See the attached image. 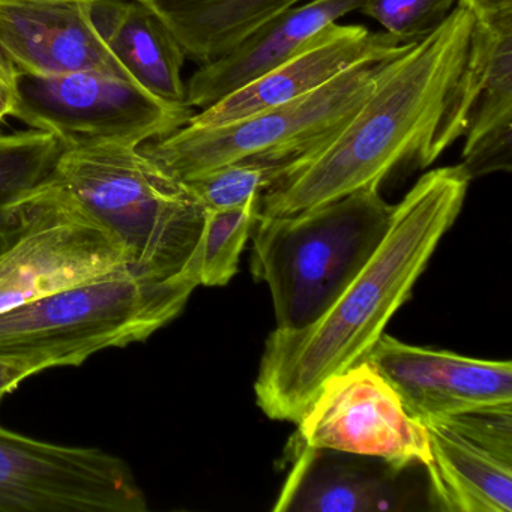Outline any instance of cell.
Returning a JSON list of instances; mask_svg holds the SVG:
<instances>
[{
  "instance_id": "obj_1",
  "label": "cell",
  "mask_w": 512,
  "mask_h": 512,
  "mask_svg": "<svg viewBox=\"0 0 512 512\" xmlns=\"http://www.w3.org/2000/svg\"><path fill=\"white\" fill-rule=\"evenodd\" d=\"M469 184L460 164L422 175L395 205L373 256L325 313L298 331L271 332L254 383L268 418L298 424L326 379L365 361L454 226Z\"/></svg>"
},
{
  "instance_id": "obj_2",
  "label": "cell",
  "mask_w": 512,
  "mask_h": 512,
  "mask_svg": "<svg viewBox=\"0 0 512 512\" xmlns=\"http://www.w3.org/2000/svg\"><path fill=\"white\" fill-rule=\"evenodd\" d=\"M472 26V13L458 4L430 34L389 58L340 130L260 196L259 214H296L380 187L406 161L430 166L431 143L463 68Z\"/></svg>"
},
{
  "instance_id": "obj_3",
  "label": "cell",
  "mask_w": 512,
  "mask_h": 512,
  "mask_svg": "<svg viewBox=\"0 0 512 512\" xmlns=\"http://www.w3.org/2000/svg\"><path fill=\"white\" fill-rule=\"evenodd\" d=\"M55 181L119 245L134 274L155 283L200 286L208 211L187 182L140 146H64Z\"/></svg>"
},
{
  "instance_id": "obj_4",
  "label": "cell",
  "mask_w": 512,
  "mask_h": 512,
  "mask_svg": "<svg viewBox=\"0 0 512 512\" xmlns=\"http://www.w3.org/2000/svg\"><path fill=\"white\" fill-rule=\"evenodd\" d=\"M380 187L254 223L251 271L268 286L277 328L313 323L364 268L388 233L395 205Z\"/></svg>"
},
{
  "instance_id": "obj_5",
  "label": "cell",
  "mask_w": 512,
  "mask_h": 512,
  "mask_svg": "<svg viewBox=\"0 0 512 512\" xmlns=\"http://www.w3.org/2000/svg\"><path fill=\"white\" fill-rule=\"evenodd\" d=\"M194 289L121 269L0 313V355L80 367L92 355L148 340L184 311Z\"/></svg>"
},
{
  "instance_id": "obj_6",
  "label": "cell",
  "mask_w": 512,
  "mask_h": 512,
  "mask_svg": "<svg viewBox=\"0 0 512 512\" xmlns=\"http://www.w3.org/2000/svg\"><path fill=\"white\" fill-rule=\"evenodd\" d=\"M388 59L358 65L305 97L250 118L212 128L185 124L140 149L185 182L250 157L286 161L293 170L361 106Z\"/></svg>"
},
{
  "instance_id": "obj_7",
  "label": "cell",
  "mask_w": 512,
  "mask_h": 512,
  "mask_svg": "<svg viewBox=\"0 0 512 512\" xmlns=\"http://www.w3.org/2000/svg\"><path fill=\"white\" fill-rule=\"evenodd\" d=\"M193 115L190 107L164 103L130 79L101 71L59 76L19 71L11 113L29 127L58 137L64 146H142L184 127Z\"/></svg>"
},
{
  "instance_id": "obj_8",
  "label": "cell",
  "mask_w": 512,
  "mask_h": 512,
  "mask_svg": "<svg viewBox=\"0 0 512 512\" xmlns=\"http://www.w3.org/2000/svg\"><path fill=\"white\" fill-rule=\"evenodd\" d=\"M145 512L122 458L32 439L0 425V512Z\"/></svg>"
},
{
  "instance_id": "obj_9",
  "label": "cell",
  "mask_w": 512,
  "mask_h": 512,
  "mask_svg": "<svg viewBox=\"0 0 512 512\" xmlns=\"http://www.w3.org/2000/svg\"><path fill=\"white\" fill-rule=\"evenodd\" d=\"M127 268L119 245L53 176L28 232L0 259V313Z\"/></svg>"
},
{
  "instance_id": "obj_10",
  "label": "cell",
  "mask_w": 512,
  "mask_h": 512,
  "mask_svg": "<svg viewBox=\"0 0 512 512\" xmlns=\"http://www.w3.org/2000/svg\"><path fill=\"white\" fill-rule=\"evenodd\" d=\"M298 428L296 440L311 448L382 458L400 467L430 461L424 425L367 361L326 379Z\"/></svg>"
},
{
  "instance_id": "obj_11",
  "label": "cell",
  "mask_w": 512,
  "mask_h": 512,
  "mask_svg": "<svg viewBox=\"0 0 512 512\" xmlns=\"http://www.w3.org/2000/svg\"><path fill=\"white\" fill-rule=\"evenodd\" d=\"M428 497L449 512L512 511V410L422 419Z\"/></svg>"
},
{
  "instance_id": "obj_12",
  "label": "cell",
  "mask_w": 512,
  "mask_h": 512,
  "mask_svg": "<svg viewBox=\"0 0 512 512\" xmlns=\"http://www.w3.org/2000/svg\"><path fill=\"white\" fill-rule=\"evenodd\" d=\"M365 361L397 392L410 416L512 410V364L467 358L383 334Z\"/></svg>"
},
{
  "instance_id": "obj_13",
  "label": "cell",
  "mask_w": 512,
  "mask_h": 512,
  "mask_svg": "<svg viewBox=\"0 0 512 512\" xmlns=\"http://www.w3.org/2000/svg\"><path fill=\"white\" fill-rule=\"evenodd\" d=\"M388 32H371L361 26H326L290 58L208 109L194 113L187 124L221 127L305 97L367 62L398 55L412 44Z\"/></svg>"
},
{
  "instance_id": "obj_14",
  "label": "cell",
  "mask_w": 512,
  "mask_h": 512,
  "mask_svg": "<svg viewBox=\"0 0 512 512\" xmlns=\"http://www.w3.org/2000/svg\"><path fill=\"white\" fill-rule=\"evenodd\" d=\"M0 47L17 71L34 76L101 71L130 79L95 29L91 4L79 0H0Z\"/></svg>"
},
{
  "instance_id": "obj_15",
  "label": "cell",
  "mask_w": 512,
  "mask_h": 512,
  "mask_svg": "<svg viewBox=\"0 0 512 512\" xmlns=\"http://www.w3.org/2000/svg\"><path fill=\"white\" fill-rule=\"evenodd\" d=\"M407 469L382 458L311 448L296 440L292 469L274 511H403L410 500L401 481Z\"/></svg>"
},
{
  "instance_id": "obj_16",
  "label": "cell",
  "mask_w": 512,
  "mask_h": 512,
  "mask_svg": "<svg viewBox=\"0 0 512 512\" xmlns=\"http://www.w3.org/2000/svg\"><path fill=\"white\" fill-rule=\"evenodd\" d=\"M364 4L365 0H310L284 11L226 55L200 65L185 85V103L191 110L208 109L286 61L326 26L361 10Z\"/></svg>"
},
{
  "instance_id": "obj_17",
  "label": "cell",
  "mask_w": 512,
  "mask_h": 512,
  "mask_svg": "<svg viewBox=\"0 0 512 512\" xmlns=\"http://www.w3.org/2000/svg\"><path fill=\"white\" fill-rule=\"evenodd\" d=\"M101 40L127 76L158 100L188 107L182 80L185 56L164 20L142 0H107L91 4Z\"/></svg>"
},
{
  "instance_id": "obj_18",
  "label": "cell",
  "mask_w": 512,
  "mask_h": 512,
  "mask_svg": "<svg viewBox=\"0 0 512 512\" xmlns=\"http://www.w3.org/2000/svg\"><path fill=\"white\" fill-rule=\"evenodd\" d=\"M164 20L187 58L200 65L238 46L304 0H142Z\"/></svg>"
},
{
  "instance_id": "obj_19",
  "label": "cell",
  "mask_w": 512,
  "mask_h": 512,
  "mask_svg": "<svg viewBox=\"0 0 512 512\" xmlns=\"http://www.w3.org/2000/svg\"><path fill=\"white\" fill-rule=\"evenodd\" d=\"M64 145L46 131L0 134V259L28 232Z\"/></svg>"
},
{
  "instance_id": "obj_20",
  "label": "cell",
  "mask_w": 512,
  "mask_h": 512,
  "mask_svg": "<svg viewBox=\"0 0 512 512\" xmlns=\"http://www.w3.org/2000/svg\"><path fill=\"white\" fill-rule=\"evenodd\" d=\"M460 167L470 181L512 169V44L494 59L467 127Z\"/></svg>"
},
{
  "instance_id": "obj_21",
  "label": "cell",
  "mask_w": 512,
  "mask_h": 512,
  "mask_svg": "<svg viewBox=\"0 0 512 512\" xmlns=\"http://www.w3.org/2000/svg\"><path fill=\"white\" fill-rule=\"evenodd\" d=\"M292 172V164L250 157L211 170L187 181L206 211L238 208L265 193Z\"/></svg>"
},
{
  "instance_id": "obj_22",
  "label": "cell",
  "mask_w": 512,
  "mask_h": 512,
  "mask_svg": "<svg viewBox=\"0 0 512 512\" xmlns=\"http://www.w3.org/2000/svg\"><path fill=\"white\" fill-rule=\"evenodd\" d=\"M260 196L238 208L208 211L203 235L200 286L223 287L235 277L239 259L259 217Z\"/></svg>"
},
{
  "instance_id": "obj_23",
  "label": "cell",
  "mask_w": 512,
  "mask_h": 512,
  "mask_svg": "<svg viewBox=\"0 0 512 512\" xmlns=\"http://www.w3.org/2000/svg\"><path fill=\"white\" fill-rule=\"evenodd\" d=\"M460 0H365L361 13L383 31L409 43L430 34Z\"/></svg>"
},
{
  "instance_id": "obj_24",
  "label": "cell",
  "mask_w": 512,
  "mask_h": 512,
  "mask_svg": "<svg viewBox=\"0 0 512 512\" xmlns=\"http://www.w3.org/2000/svg\"><path fill=\"white\" fill-rule=\"evenodd\" d=\"M46 370L47 368L41 362L34 359L0 355V407L5 397L16 391L20 383Z\"/></svg>"
},
{
  "instance_id": "obj_25",
  "label": "cell",
  "mask_w": 512,
  "mask_h": 512,
  "mask_svg": "<svg viewBox=\"0 0 512 512\" xmlns=\"http://www.w3.org/2000/svg\"><path fill=\"white\" fill-rule=\"evenodd\" d=\"M16 65L0 47V122L13 113L17 98Z\"/></svg>"
},
{
  "instance_id": "obj_26",
  "label": "cell",
  "mask_w": 512,
  "mask_h": 512,
  "mask_svg": "<svg viewBox=\"0 0 512 512\" xmlns=\"http://www.w3.org/2000/svg\"><path fill=\"white\" fill-rule=\"evenodd\" d=\"M458 4L464 5L472 16L512 11V0H460Z\"/></svg>"
},
{
  "instance_id": "obj_27",
  "label": "cell",
  "mask_w": 512,
  "mask_h": 512,
  "mask_svg": "<svg viewBox=\"0 0 512 512\" xmlns=\"http://www.w3.org/2000/svg\"><path fill=\"white\" fill-rule=\"evenodd\" d=\"M79 2H85V4H95V2H107V0H79Z\"/></svg>"
}]
</instances>
